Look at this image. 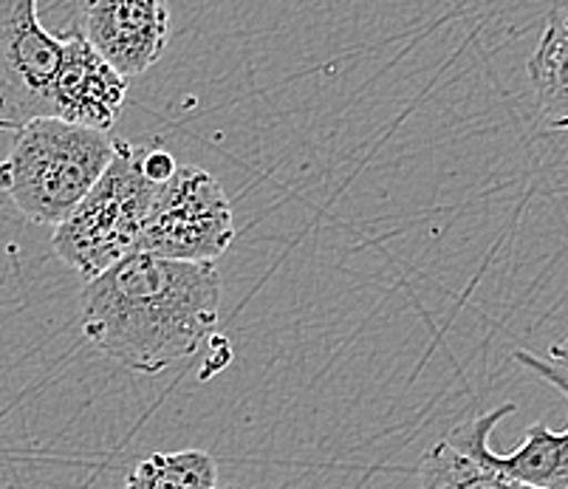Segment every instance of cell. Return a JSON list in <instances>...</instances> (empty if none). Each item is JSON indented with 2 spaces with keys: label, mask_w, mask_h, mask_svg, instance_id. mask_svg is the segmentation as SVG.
I'll return each mask as SVG.
<instances>
[{
  "label": "cell",
  "mask_w": 568,
  "mask_h": 489,
  "mask_svg": "<svg viewBox=\"0 0 568 489\" xmlns=\"http://www.w3.org/2000/svg\"><path fill=\"white\" fill-rule=\"evenodd\" d=\"M219 465L206 450L153 452L125 478V489H215Z\"/></svg>",
  "instance_id": "8fae6325"
},
{
  "label": "cell",
  "mask_w": 568,
  "mask_h": 489,
  "mask_svg": "<svg viewBox=\"0 0 568 489\" xmlns=\"http://www.w3.org/2000/svg\"><path fill=\"white\" fill-rule=\"evenodd\" d=\"M235 241V218L224 184L204 167L179 164L168 182L159 184L139 252L184 261L215 264Z\"/></svg>",
  "instance_id": "277c9868"
},
{
  "label": "cell",
  "mask_w": 568,
  "mask_h": 489,
  "mask_svg": "<svg viewBox=\"0 0 568 489\" xmlns=\"http://www.w3.org/2000/svg\"><path fill=\"white\" fill-rule=\"evenodd\" d=\"M77 32L125 80L142 77L170 43L168 0H80Z\"/></svg>",
  "instance_id": "52a82bcc"
},
{
  "label": "cell",
  "mask_w": 568,
  "mask_h": 489,
  "mask_svg": "<svg viewBox=\"0 0 568 489\" xmlns=\"http://www.w3.org/2000/svg\"><path fill=\"white\" fill-rule=\"evenodd\" d=\"M515 359H518L520 365H526L529 370H535L540 379L555 385V388L568 399L566 365H557L551 363V359L537 357V354L531 352H515ZM509 414H515V405H504V408L489 410V414L456 427V430L447 436V441H450L453 447H458L462 452H467V456L478 458L484 465L495 467V470L506 472V476L518 478V481L531 483V487L568 489V430L555 434V430H549V427L537 421V425H531L529 430H526L518 450L495 452L493 447H489L493 430L498 427V421Z\"/></svg>",
  "instance_id": "8992f818"
},
{
  "label": "cell",
  "mask_w": 568,
  "mask_h": 489,
  "mask_svg": "<svg viewBox=\"0 0 568 489\" xmlns=\"http://www.w3.org/2000/svg\"><path fill=\"white\" fill-rule=\"evenodd\" d=\"M215 489H237V487H232V483H226V487H215Z\"/></svg>",
  "instance_id": "4fadbf2b"
},
{
  "label": "cell",
  "mask_w": 568,
  "mask_h": 489,
  "mask_svg": "<svg viewBox=\"0 0 568 489\" xmlns=\"http://www.w3.org/2000/svg\"><path fill=\"white\" fill-rule=\"evenodd\" d=\"M63 38L43 29L38 0H0V131L51 116Z\"/></svg>",
  "instance_id": "5b68a950"
},
{
  "label": "cell",
  "mask_w": 568,
  "mask_h": 489,
  "mask_svg": "<svg viewBox=\"0 0 568 489\" xmlns=\"http://www.w3.org/2000/svg\"><path fill=\"white\" fill-rule=\"evenodd\" d=\"M418 489H540L506 476L478 458L467 456L450 441H438L422 456L418 465Z\"/></svg>",
  "instance_id": "30bf717a"
},
{
  "label": "cell",
  "mask_w": 568,
  "mask_h": 489,
  "mask_svg": "<svg viewBox=\"0 0 568 489\" xmlns=\"http://www.w3.org/2000/svg\"><path fill=\"white\" fill-rule=\"evenodd\" d=\"M142 156L144 145L113 139V156L100 182L88 190L69 218L54 226V255L74 269L82 283L139 249V235L159 190L144 173Z\"/></svg>",
  "instance_id": "3957f363"
},
{
  "label": "cell",
  "mask_w": 568,
  "mask_h": 489,
  "mask_svg": "<svg viewBox=\"0 0 568 489\" xmlns=\"http://www.w3.org/2000/svg\"><path fill=\"white\" fill-rule=\"evenodd\" d=\"M111 133L43 116L20 131L0 162V190L32 224L57 226L100 182L113 156Z\"/></svg>",
  "instance_id": "7a4b0ae2"
},
{
  "label": "cell",
  "mask_w": 568,
  "mask_h": 489,
  "mask_svg": "<svg viewBox=\"0 0 568 489\" xmlns=\"http://www.w3.org/2000/svg\"><path fill=\"white\" fill-rule=\"evenodd\" d=\"M221 317L215 264H184L131 252L80 292V326L97 352L156 377L199 354Z\"/></svg>",
  "instance_id": "6da1fadb"
},
{
  "label": "cell",
  "mask_w": 568,
  "mask_h": 489,
  "mask_svg": "<svg viewBox=\"0 0 568 489\" xmlns=\"http://www.w3.org/2000/svg\"><path fill=\"white\" fill-rule=\"evenodd\" d=\"M142 167L144 173L153 179L156 184L168 182L170 176H173V170L179 167V162H175L173 156H170L164 147L159 145H144V156H142Z\"/></svg>",
  "instance_id": "7c38bea8"
},
{
  "label": "cell",
  "mask_w": 568,
  "mask_h": 489,
  "mask_svg": "<svg viewBox=\"0 0 568 489\" xmlns=\"http://www.w3.org/2000/svg\"><path fill=\"white\" fill-rule=\"evenodd\" d=\"M128 100V80L97 54L80 32L63 38V57L51 82V116L71 125L111 131Z\"/></svg>",
  "instance_id": "ba28073f"
},
{
  "label": "cell",
  "mask_w": 568,
  "mask_h": 489,
  "mask_svg": "<svg viewBox=\"0 0 568 489\" xmlns=\"http://www.w3.org/2000/svg\"><path fill=\"white\" fill-rule=\"evenodd\" d=\"M529 80L540 120L551 131H568V7L551 12L529 60Z\"/></svg>",
  "instance_id": "9c48e42d"
}]
</instances>
